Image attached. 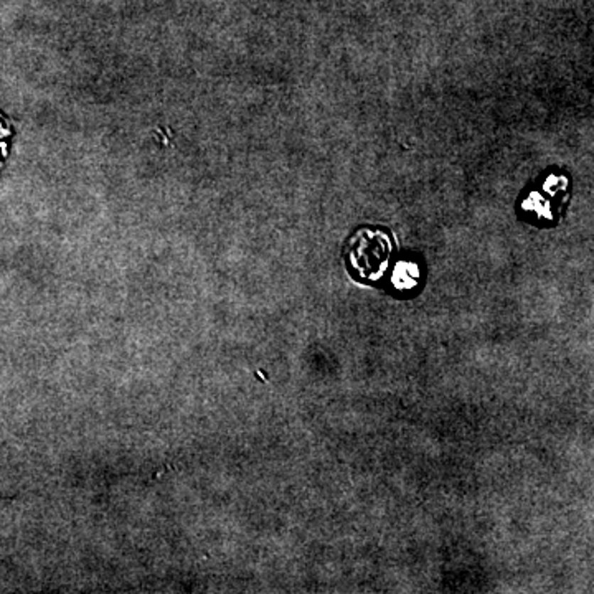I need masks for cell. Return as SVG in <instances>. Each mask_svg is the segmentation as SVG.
<instances>
[{"instance_id":"cell-1","label":"cell","mask_w":594,"mask_h":594,"mask_svg":"<svg viewBox=\"0 0 594 594\" xmlns=\"http://www.w3.org/2000/svg\"><path fill=\"white\" fill-rule=\"evenodd\" d=\"M393 281H395V284L398 286V288H404V289L413 288L418 281L416 266H413L409 263L398 264L395 276H393Z\"/></svg>"}]
</instances>
